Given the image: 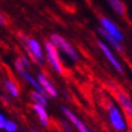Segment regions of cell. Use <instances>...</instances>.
Wrapping results in <instances>:
<instances>
[{"instance_id":"obj_7","label":"cell","mask_w":132,"mask_h":132,"mask_svg":"<svg viewBox=\"0 0 132 132\" xmlns=\"http://www.w3.org/2000/svg\"><path fill=\"white\" fill-rule=\"evenodd\" d=\"M99 23H100V28L102 30H104L108 35L115 38L117 41H119L121 43L123 42L125 37H123L122 31L119 29V27H118L112 19H110L106 16H100V18H99Z\"/></svg>"},{"instance_id":"obj_13","label":"cell","mask_w":132,"mask_h":132,"mask_svg":"<svg viewBox=\"0 0 132 132\" xmlns=\"http://www.w3.org/2000/svg\"><path fill=\"white\" fill-rule=\"evenodd\" d=\"M4 89L5 92L8 94L9 97L13 98V99H17L19 97V88L18 85L12 80V78L8 77L4 80Z\"/></svg>"},{"instance_id":"obj_11","label":"cell","mask_w":132,"mask_h":132,"mask_svg":"<svg viewBox=\"0 0 132 132\" xmlns=\"http://www.w3.org/2000/svg\"><path fill=\"white\" fill-rule=\"evenodd\" d=\"M97 32H98V35L103 39L104 42L106 43L109 46H112V47H113L117 53H119V54H125V48H123V45H122L121 42L117 41L115 38H113V37H111L110 35H108L106 32H105L104 30H102L100 27L97 29Z\"/></svg>"},{"instance_id":"obj_17","label":"cell","mask_w":132,"mask_h":132,"mask_svg":"<svg viewBox=\"0 0 132 132\" xmlns=\"http://www.w3.org/2000/svg\"><path fill=\"white\" fill-rule=\"evenodd\" d=\"M59 127L63 132H72V126L68 120H60L59 121Z\"/></svg>"},{"instance_id":"obj_18","label":"cell","mask_w":132,"mask_h":132,"mask_svg":"<svg viewBox=\"0 0 132 132\" xmlns=\"http://www.w3.org/2000/svg\"><path fill=\"white\" fill-rule=\"evenodd\" d=\"M19 60L22 61V63H23V65L26 68V69H29L30 67H31V62H30V59H29V57H27L26 55H24V54H22V55H19Z\"/></svg>"},{"instance_id":"obj_14","label":"cell","mask_w":132,"mask_h":132,"mask_svg":"<svg viewBox=\"0 0 132 132\" xmlns=\"http://www.w3.org/2000/svg\"><path fill=\"white\" fill-rule=\"evenodd\" d=\"M112 10L118 16H123L126 14V5L122 2V0H106Z\"/></svg>"},{"instance_id":"obj_15","label":"cell","mask_w":132,"mask_h":132,"mask_svg":"<svg viewBox=\"0 0 132 132\" xmlns=\"http://www.w3.org/2000/svg\"><path fill=\"white\" fill-rule=\"evenodd\" d=\"M30 99L32 100V103L41 105V106H44V108H46L47 102H48V99L45 96H43L42 94H40V92H38V91H35V90H32L30 92Z\"/></svg>"},{"instance_id":"obj_8","label":"cell","mask_w":132,"mask_h":132,"mask_svg":"<svg viewBox=\"0 0 132 132\" xmlns=\"http://www.w3.org/2000/svg\"><path fill=\"white\" fill-rule=\"evenodd\" d=\"M113 87H114L115 98H116L118 104H119L120 108L122 109V113L126 114L127 117L131 118L132 117V100H131L130 96L122 89L115 87L114 85H113Z\"/></svg>"},{"instance_id":"obj_23","label":"cell","mask_w":132,"mask_h":132,"mask_svg":"<svg viewBox=\"0 0 132 132\" xmlns=\"http://www.w3.org/2000/svg\"><path fill=\"white\" fill-rule=\"evenodd\" d=\"M91 132H95V131H91Z\"/></svg>"},{"instance_id":"obj_3","label":"cell","mask_w":132,"mask_h":132,"mask_svg":"<svg viewBox=\"0 0 132 132\" xmlns=\"http://www.w3.org/2000/svg\"><path fill=\"white\" fill-rule=\"evenodd\" d=\"M44 51H45V61H47L50 67L53 69L55 73L59 75L64 74V69L61 63L60 57H59V53L56 50V47L51 43L50 40H46L44 42Z\"/></svg>"},{"instance_id":"obj_2","label":"cell","mask_w":132,"mask_h":132,"mask_svg":"<svg viewBox=\"0 0 132 132\" xmlns=\"http://www.w3.org/2000/svg\"><path fill=\"white\" fill-rule=\"evenodd\" d=\"M108 116L112 128L117 132H127L128 123L122 111L115 103H109L108 105Z\"/></svg>"},{"instance_id":"obj_12","label":"cell","mask_w":132,"mask_h":132,"mask_svg":"<svg viewBox=\"0 0 132 132\" xmlns=\"http://www.w3.org/2000/svg\"><path fill=\"white\" fill-rule=\"evenodd\" d=\"M31 109H32V111H34L35 113H36L39 121H40V123H41V126L44 127V128H48L50 125H51V122H50V117H48L47 111H46V108L32 103Z\"/></svg>"},{"instance_id":"obj_24","label":"cell","mask_w":132,"mask_h":132,"mask_svg":"<svg viewBox=\"0 0 132 132\" xmlns=\"http://www.w3.org/2000/svg\"><path fill=\"white\" fill-rule=\"evenodd\" d=\"M0 132H1V131H0Z\"/></svg>"},{"instance_id":"obj_4","label":"cell","mask_w":132,"mask_h":132,"mask_svg":"<svg viewBox=\"0 0 132 132\" xmlns=\"http://www.w3.org/2000/svg\"><path fill=\"white\" fill-rule=\"evenodd\" d=\"M50 41L56 47V50L59 52H62L63 54L67 55L71 60L73 61H78L80 60V55L76 52V50L72 46V44L65 40L63 37H61L60 35L58 34H52L50 37Z\"/></svg>"},{"instance_id":"obj_1","label":"cell","mask_w":132,"mask_h":132,"mask_svg":"<svg viewBox=\"0 0 132 132\" xmlns=\"http://www.w3.org/2000/svg\"><path fill=\"white\" fill-rule=\"evenodd\" d=\"M19 39H21V42L24 45L26 52H27L29 59H31L38 65H44L45 56L40 42L36 38H30L24 34H19Z\"/></svg>"},{"instance_id":"obj_6","label":"cell","mask_w":132,"mask_h":132,"mask_svg":"<svg viewBox=\"0 0 132 132\" xmlns=\"http://www.w3.org/2000/svg\"><path fill=\"white\" fill-rule=\"evenodd\" d=\"M97 44L99 50L101 51V53L103 54V56L106 58V60L111 63V65L113 67V69L117 72V73H123V67L121 62L118 60V58L116 57V55L114 54V52L112 51V48L102 40H97Z\"/></svg>"},{"instance_id":"obj_22","label":"cell","mask_w":132,"mask_h":132,"mask_svg":"<svg viewBox=\"0 0 132 132\" xmlns=\"http://www.w3.org/2000/svg\"><path fill=\"white\" fill-rule=\"evenodd\" d=\"M30 132H40V131L37 130V129H35V128H31V129H30Z\"/></svg>"},{"instance_id":"obj_10","label":"cell","mask_w":132,"mask_h":132,"mask_svg":"<svg viewBox=\"0 0 132 132\" xmlns=\"http://www.w3.org/2000/svg\"><path fill=\"white\" fill-rule=\"evenodd\" d=\"M36 78H37L39 85L41 86V88L45 91V94L47 95L50 98L51 97H53V98L58 97V90H57L56 86L53 84L51 78L46 75L44 72H39V73L37 74Z\"/></svg>"},{"instance_id":"obj_21","label":"cell","mask_w":132,"mask_h":132,"mask_svg":"<svg viewBox=\"0 0 132 132\" xmlns=\"http://www.w3.org/2000/svg\"><path fill=\"white\" fill-rule=\"evenodd\" d=\"M2 99H3V101H4L5 103H9V102H10V97H8V96H3Z\"/></svg>"},{"instance_id":"obj_9","label":"cell","mask_w":132,"mask_h":132,"mask_svg":"<svg viewBox=\"0 0 132 132\" xmlns=\"http://www.w3.org/2000/svg\"><path fill=\"white\" fill-rule=\"evenodd\" d=\"M62 114L64 115V117L67 118V120L71 123L72 127H74L78 132H91V130L87 127V125L83 122V120L81 119L80 117H78L76 114L73 113V111L70 110L68 106H62L60 108Z\"/></svg>"},{"instance_id":"obj_19","label":"cell","mask_w":132,"mask_h":132,"mask_svg":"<svg viewBox=\"0 0 132 132\" xmlns=\"http://www.w3.org/2000/svg\"><path fill=\"white\" fill-rule=\"evenodd\" d=\"M6 120H8V119H6L5 115H4L3 113H1V112H0V130H3L4 125H5Z\"/></svg>"},{"instance_id":"obj_5","label":"cell","mask_w":132,"mask_h":132,"mask_svg":"<svg viewBox=\"0 0 132 132\" xmlns=\"http://www.w3.org/2000/svg\"><path fill=\"white\" fill-rule=\"evenodd\" d=\"M14 67H15V70H16V72L18 73V75L21 76L23 80L27 83L28 85H30V86L34 88V90L35 91H38V92H40V94H42L43 96H45L46 98L50 100V97L45 94V91L41 88V86L39 85V83H38V81H37V78L32 75L30 72L26 69L24 65H23V63H22V61L19 60V58L17 57L16 59H15V61H14Z\"/></svg>"},{"instance_id":"obj_20","label":"cell","mask_w":132,"mask_h":132,"mask_svg":"<svg viewBox=\"0 0 132 132\" xmlns=\"http://www.w3.org/2000/svg\"><path fill=\"white\" fill-rule=\"evenodd\" d=\"M5 25H6V18L1 12V10H0V26H5Z\"/></svg>"},{"instance_id":"obj_16","label":"cell","mask_w":132,"mask_h":132,"mask_svg":"<svg viewBox=\"0 0 132 132\" xmlns=\"http://www.w3.org/2000/svg\"><path fill=\"white\" fill-rule=\"evenodd\" d=\"M3 130L5 132H17L18 130V125L14 120H6Z\"/></svg>"}]
</instances>
